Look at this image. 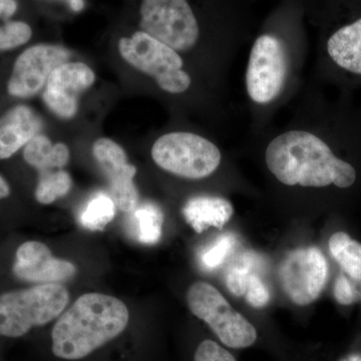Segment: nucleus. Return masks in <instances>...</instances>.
<instances>
[{"instance_id":"nucleus-1","label":"nucleus","mask_w":361,"mask_h":361,"mask_svg":"<svg viewBox=\"0 0 361 361\" xmlns=\"http://www.w3.org/2000/svg\"><path fill=\"white\" fill-rule=\"evenodd\" d=\"M303 16L300 0H285L252 40L244 75L250 137L274 123L305 85L308 47Z\"/></svg>"},{"instance_id":"nucleus-2","label":"nucleus","mask_w":361,"mask_h":361,"mask_svg":"<svg viewBox=\"0 0 361 361\" xmlns=\"http://www.w3.org/2000/svg\"><path fill=\"white\" fill-rule=\"evenodd\" d=\"M291 104L288 120L279 126L272 123L254 137L262 142L263 161L271 177L289 189L353 187L357 179L356 169L334 151L307 80Z\"/></svg>"},{"instance_id":"nucleus-3","label":"nucleus","mask_w":361,"mask_h":361,"mask_svg":"<svg viewBox=\"0 0 361 361\" xmlns=\"http://www.w3.org/2000/svg\"><path fill=\"white\" fill-rule=\"evenodd\" d=\"M140 26L171 49L203 58L207 75L226 87L228 75L243 44L204 26L189 0H142Z\"/></svg>"},{"instance_id":"nucleus-4","label":"nucleus","mask_w":361,"mask_h":361,"mask_svg":"<svg viewBox=\"0 0 361 361\" xmlns=\"http://www.w3.org/2000/svg\"><path fill=\"white\" fill-rule=\"evenodd\" d=\"M129 320V310L120 299L84 294L54 324L52 353L61 360H82L122 334Z\"/></svg>"},{"instance_id":"nucleus-5","label":"nucleus","mask_w":361,"mask_h":361,"mask_svg":"<svg viewBox=\"0 0 361 361\" xmlns=\"http://www.w3.org/2000/svg\"><path fill=\"white\" fill-rule=\"evenodd\" d=\"M154 163L164 172L189 180H203L217 174L226 157L208 135L175 130L159 135L151 149Z\"/></svg>"},{"instance_id":"nucleus-6","label":"nucleus","mask_w":361,"mask_h":361,"mask_svg":"<svg viewBox=\"0 0 361 361\" xmlns=\"http://www.w3.org/2000/svg\"><path fill=\"white\" fill-rule=\"evenodd\" d=\"M122 58L154 80L157 87L169 97H187L196 90V78L187 61L170 47L148 33L135 32L118 42Z\"/></svg>"},{"instance_id":"nucleus-7","label":"nucleus","mask_w":361,"mask_h":361,"mask_svg":"<svg viewBox=\"0 0 361 361\" xmlns=\"http://www.w3.org/2000/svg\"><path fill=\"white\" fill-rule=\"evenodd\" d=\"M70 293L59 283L37 284L0 295V336L18 338L59 317Z\"/></svg>"},{"instance_id":"nucleus-8","label":"nucleus","mask_w":361,"mask_h":361,"mask_svg":"<svg viewBox=\"0 0 361 361\" xmlns=\"http://www.w3.org/2000/svg\"><path fill=\"white\" fill-rule=\"evenodd\" d=\"M187 302L190 311L205 322L228 348H249L257 339L255 327L212 285L195 282L188 290Z\"/></svg>"},{"instance_id":"nucleus-9","label":"nucleus","mask_w":361,"mask_h":361,"mask_svg":"<svg viewBox=\"0 0 361 361\" xmlns=\"http://www.w3.org/2000/svg\"><path fill=\"white\" fill-rule=\"evenodd\" d=\"M329 277L326 258L317 247L291 251L279 268L280 283L296 305L312 303L320 296Z\"/></svg>"},{"instance_id":"nucleus-10","label":"nucleus","mask_w":361,"mask_h":361,"mask_svg":"<svg viewBox=\"0 0 361 361\" xmlns=\"http://www.w3.org/2000/svg\"><path fill=\"white\" fill-rule=\"evenodd\" d=\"M71 52L56 44H40L28 47L16 59L7 84L11 96L28 99L44 89L58 66L68 63Z\"/></svg>"},{"instance_id":"nucleus-11","label":"nucleus","mask_w":361,"mask_h":361,"mask_svg":"<svg viewBox=\"0 0 361 361\" xmlns=\"http://www.w3.org/2000/svg\"><path fill=\"white\" fill-rule=\"evenodd\" d=\"M92 154L108 180L110 196L116 208L126 213L134 210L139 204V193L134 179L137 168L130 165L120 145L106 137L94 142Z\"/></svg>"},{"instance_id":"nucleus-12","label":"nucleus","mask_w":361,"mask_h":361,"mask_svg":"<svg viewBox=\"0 0 361 361\" xmlns=\"http://www.w3.org/2000/svg\"><path fill=\"white\" fill-rule=\"evenodd\" d=\"M96 80L94 71L84 63H65L58 66L45 85L44 101L59 118H73L80 94Z\"/></svg>"},{"instance_id":"nucleus-13","label":"nucleus","mask_w":361,"mask_h":361,"mask_svg":"<svg viewBox=\"0 0 361 361\" xmlns=\"http://www.w3.org/2000/svg\"><path fill=\"white\" fill-rule=\"evenodd\" d=\"M14 276L32 283H59L75 276L73 263L54 257L51 249L39 241H26L16 252Z\"/></svg>"},{"instance_id":"nucleus-14","label":"nucleus","mask_w":361,"mask_h":361,"mask_svg":"<svg viewBox=\"0 0 361 361\" xmlns=\"http://www.w3.org/2000/svg\"><path fill=\"white\" fill-rule=\"evenodd\" d=\"M322 42L320 61L325 59L327 65L361 78V13L330 28Z\"/></svg>"},{"instance_id":"nucleus-15","label":"nucleus","mask_w":361,"mask_h":361,"mask_svg":"<svg viewBox=\"0 0 361 361\" xmlns=\"http://www.w3.org/2000/svg\"><path fill=\"white\" fill-rule=\"evenodd\" d=\"M42 129L40 116L30 106L18 104L0 118V160H6Z\"/></svg>"},{"instance_id":"nucleus-16","label":"nucleus","mask_w":361,"mask_h":361,"mask_svg":"<svg viewBox=\"0 0 361 361\" xmlns=\"http://www.w3.org/2000/svg\"><path fill=\"white\" fill-rule=\"evenodd\" d=\"M182 213L188 224L200 234L210 227L223 229L234 215V207L219 195H197L188 199Z\"/></svg>"},{"instance_id":"nucleus-17","label":"nucleus","mask_w":361,"mask_h":361,"mask_svg":"<svg viewBox=\"0 0 361 361\" xmlns=\"http://www.w3.org/2000/svg\"><path fill=\"white\" fill-rule=\"evenodd\" d=\"M23 159L39 172L63 169L70 161V149L63 142L52 145L47 135L33 137L23 148Z\"/></svg>"},{"instance_id":"nucleus-18","label":"nucleus","mask_w":361,"mask_h":361,"mask_svg":"<svg viewBox=\"0 0 361 361\" xmlns=\"http://www.w3.org/2000/svg\"><path fill=\"white\" fill-rule=\"evenodd\" d=\"M128 229L133 238L146 245H154L160 241L164 213L154 202L137 204L129 213Z\"/></svg>"},{"instance_id":"nucleus-19","label":"nucleus","mask_w":361,"mask_h":361,"mask_svg":"<svg viewBox=\"0 0 361 361\" xmlns=\"http://www.w3.org/2000/svg\"><path fill=\"white\" fill-rule=\"evenodd\" d=\"M329 251L342 271L355 281H361V244L344 232L330 237Z\"/></svg>"},{"instance_id":"nucleus-20","label":"nucleus","mask_w":361,"mask_h":361,"mask_svg":"<svg viewBox=\"0 0 361 361\" xmlns=\"http://www.w3.org/2000/svg\"><path fill=\"white\" fill-rule=\"evenodd\" d=\"M116 206L110 194L97 192L78 215V222L90 231H103L116 216Z\"/></svg>"},{"instance_id":"nucleus-21","label":"nucleus","mask_w":361,"mask_h":361,"mask_svg":"<svg viewBox=\"0 0 361 361\" xmlns=\"http://www.w3.org/2000/svg\"><path fill=\"white\" fill-rule=\"evenodd\" d=\"M73 186L70 174L63 169L39 172V182L35 189V199L42 205H49L66 196Z\"/></svg>"},{"instance_id":"nucleus-22","label":"nucleus","mask_w":361,"mask_h":361,"mask_svg":"<svg viewBox=\"0 0 361 361\" xmlns=\"http://www.w3.org/2000/svg\"><path fill=\"white\" fill-rule=\"evenodd\" d=\"M236 244V238L231 233L220 235L213 243L206 247L200 253L202 267L206 270H215L231 255Z\"/></svg>"},{"instance_id":"nucleus-23","label":"nucleus","mask_w":361,"mask_h":361,"mask_svg":"<svg viewBox=\"0 0 361 361\" xmlns=\"http://www.w3.org/2000/svg\"><path fill=\"white\" fill-rule=\"evenodd\" d=\"M254 261L253 257L247 255L240 258L235 264L230 266L226 273L225 282L228 290L231 292L233 295H245L247 286H248L249 278L252 273Z\"/></svg>"},{"instance_id":"nucleus-24","label":"nucleus","mask_w":361,"mask_h":361,"mask_svg":"<svg viewBox=\"0 0 361 361\" xmlns=\"http://www.w3.org/2000/svg\"><path fill=\"white\" fill-rule=\"evenodd\" d=\"M32 37V30L23 21H9L0 27V51H11L25 44Z\"/></svg>"},{"instance_id":"nucleus-25","label":"nucleus","mask_w":361,"mask_h":361,"mask_svg":"<svg viewBox=\"0 0 361 361\" xmlns=\"http://www.w3.org/2000/svg\"><path fill=\"white\" fill-rule=\"evenodd\" d=\"M245 295L247 302L257 310L264 308L270 301L269 289L256 273H252L249 278Z\"/></svg>"},{"instance_id":"nucleus-26","label":"nucleus","mask_w":361,"mask_h":361,"mask_svg":"<svg viewBox=\"0 0 361 361\" xmlns=\"http://www.w3.org/2000/svg\"><path fill=\"white\" fill-rule=\"evenodd\" d=\"M194 361H236L234 356L213 341H204L195 353Z\"/></svg>"},{"instance_id":"nucleus-27","label":"nucleus","mask_w":361,"mask_h":361,"mask_svg":"<svg viewBox=\"0 0 361 361\" xmlns=\"http://www.w3.org/2000/svg\"><path fill=\"white\" fill-rule=\"evenodd\" d=\"M334 292L337 302L341 305H350L360 299V292L353 287V283L346 277L345 273H341L337 277Z\"/></svg>"},{"instance_id":"nucleus-28","label":"nucleus","mask_w":361,"mask_h":361,"mask_svg":"<svg viewBox=\"0 0 361 361\" xmlns=\"http://www.w3.org/2000/svg\"><path fill=\"white\" fill-rule=\"evenodd\" d=\"M18 4L16 0H0V18H8L16 13Z\"/></svg>"},{"instance_id":"nucleus-29","label":"nucleus","mask_w":361,"mask_h":361,"mask_svg":"<svg viewBox=\"0 0 361 361\" xmlns=\"http://www.w3.org/2000/svg\"><path fill=\"white\" fill-rule=\"evenodd\" d=\"M9 195H11V188H9L8 183L0 175V200L7 198Z\"/></svg>"},{"instance_id":"nucleus-30","label":"nucleus","mask_w":361,"mask_h":361,"mask_svg":"<svg viewBox=\"0 0 361 361\" xmlns=\"http://www.w3.org/2000/svg\"><path fill=\"white\" fill-rule=\"evenodd\" d=\"M360 300H361V290H360Z\"/></svg>"}]
</instances>
